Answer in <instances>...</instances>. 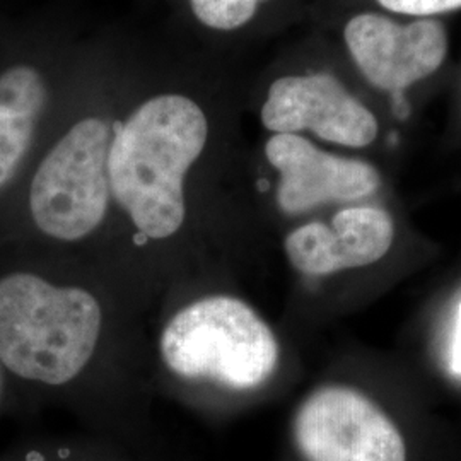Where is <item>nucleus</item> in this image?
Segmentation results:
<instances>
[{
  "instance_id": "obj_12",
  "label": "nucleus",
  "mask_w": 461,
  "mask_h": 461,
  "mask_svg": "<svg viewBox=\"0 0 461 461\" xmlns=\"http://www.w3.org/2000/svg\"><path fill=\"white\" fill-rule=\"evenodd\" d=\"M5 392H7V375H5L4 367L0 366V405L4 403V398H5Z\"/></svg>"
},
{
  "instance_id": "obj_3",
  "label": "nucleus",
  "mask_w": 461,
  "mask_h": 461,
  "mask_svg": "<svg viewBox=\"0 0 461 461\" xmlns=\"http://www.w3.org/2000/svg\"><path fill=\"white\" fill-rule=\"evenodd\" d=\"M159 350L175 375L211 379L238 392L264 384L280 356L264 318L232 296L203 297L185 306L167 321Z\"/></svg>"
},
{
  "instance_id": "obj_13",
  "label": "nucleus",
  "mask_w": 461,
  "mask_h": 461,
  "mask_svg": "<svg viewBox=\"0 0 461 461\" xmlns=\"http://www.w3.org/2000/svg\"><path fill=\"white\" fill-rule=\"evenodd\" d=\"M24 461H49L47 458H43V456H38V455H34V456H30L28 460Z\"/></svg>"
},
{
  "instance_id": "obj_8",
  "label": "nucleus",
  "mask_w": 461,
  "mask_h": 461,
  "mask_svg": "<svg viewBox=\"0 0 461 461\" xmlns=\"http://www.w3.org/2000/svg\"><path fill=\"white\" fill-rule=\"evenodd\" d=\"M395 241V222L371 205L347 207L325 224L312 221L284 241L289 264L304 276H331L383 260Z\"/></svg>"
},
{
  "instance_id": "obj_5",
  "label": "nucleus",
  "mask_w": 461,
  "mask_h": 461,
  "mask_svg": "<svg viewBox=\"0 0 461 461\" xmlns=\"http://www.w3.org/2000/svg\"><path fill=\"white\" fill-rule=\"evenodd\" d=\"M260 98L258 116L270 133L312 132L354 149L378 137V118L327 70H284L267 81Z\"/></svg>"
},
{
  "instance_id": "obj_1",
  "label": "nucleus",
  "mask_w": 461,
  "mask_h": 461,
  "mask_svg": "<svg viewBox=\"0 0 461 461\" xmlns=\"http://www.w3.org/2000/svg\"><path fill=\"white\" fill-rule=\"evenodd\" d=\"M96 30L62 4L0 14V202L64 113Z\"/></svg>"
},
{
  "instance_id": "obj_11",
  "label": "nucleus",
  "mask_w": 461,
  "mask_h": 461,
  "mask_svg": "<svg viewBox=\"0 0 461 461\" xmlns=\"http://www.w3.org/2000/svg\"><path fill=\"white\" fill-rule=\"evenodd\" d=\"M453 371L461 375V303L458 308V320H456V331H455V342H453Z\"/></svg>"
},
{
  "instance_id": "obj_2",
  "label": "nucleus",
  "mask_w": 461,
  "mask_h": 461,
  "mask_svg": "<svg viewBox=\"0 0 461 461\" xmlns=\"http://www.w3.org/2000/svg\"><path fill=\"white\" fill-rule=\"evenodd\" d=\"M103 325L98 299L32 268L0 272V366L30 384L62 386L91 361Z\"/></svg>"
},
{
  "instance_id": "obj_7",
  "label": "nucleus",
  "mask_w": 461,
  "mask_h": 461,
  "mask_svg": "<svg viewBox=\"0 0 461 461\" xmlns=\"http://www.w3.org/2000/svg\"><path fill=\"white\" fill-rule=\"evenodd\" d=\"M344 43L364 77L384 91H400L432 76L445 62V26L432 19L398 24L379 14L347 21Z\"/></svg>"
},
{
  "instance_id": "obj_10",
  "label": "nucleus",
  "mask_w": 461,
  "mask_h": 461,
  "mask_svg": "<svg viewBox=\"0 0 461 461\" xmlns=\"http://www.w3.org/2000/svg\"><path fill=\"white\" fill-rule=\"evenodd\" d=\"M379 4L393 13L409 16H434L461 9V0H378Z\"/></svg>"
},
{
  "instance_id": "obj_4",
  "label": "nucleus",
  "mask_w": 461,
  "mask_h": 461,
  "mask_svg": "<svg viewBox=\"0 0 461 461\" xmlns=\"http://www.w3.org/2000/svg\"><path fill=\"white\" fill-rule=\"evenodd\" d=\"M293 441L303 461H407L395 422L346 384L321 386L297 407Z\"/></svg>"
},
{
  "instance_id": "obj_9",
  "label": "nucleus",
  "mask_w": 461,
  "mask_h": 461,
  "mask_svg": "<svg viewBox=\"0 0 461 461\" xmlns=\"http://www.w3.org/2000/svg\"><path fill=\"white\" fill-rule=\"evenodd\" d=\"M167 26L188 41L219 55L257 32L279 0H165Z\"/></svg>"
},
{
  "instance_id": "obj_6",
  "label": "nucleus",
  "mask_w": 461,
  "mask_h": 461,
  "mask_svg": "<svg viewBox=\"0 0 461 461\" xmlns=\"http://www.w3.org/2000/svg\"><path fill=\"white\" fill-rule=\"evenodd\" d=\"M265 159L277 173L276 202L285 215H303L329 203L369 197L381 186L378 169L366 161L318 148L297 133H272Z\"/></svg>"
}]
</instances>
